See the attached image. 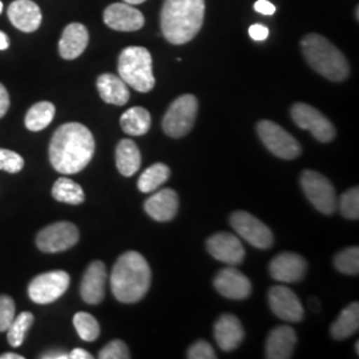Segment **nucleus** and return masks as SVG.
<instances>
[{
    "instance_id": "obj_17",
    "label": "nucleus",
    "mask_w": 359,
    "mask_h": 359,
    "mask_svg": "<svg viewBox=\"0 0 359 359\" xmlns=\"http://www.w3.org/2000/svg\"><path fill=\"white\" fill-rule=\"evenodd\" d=\"M215 287L219 294L229 299L241 301L252 293V283L238 269H222L215 278Z\"/></svg>"
},
{
    "instance_id": "obj_11",
    "label": "nucleus",
    "mask_w": 359,
    "mask_h": 359,
    "mask_svg": "<svg viewBox=\"0 0 359 359\" xmlns=\"http://www.w3.org/2000/svg\"><path fill=\"white\" fill-rule=\"evenodd\" d=\"M292 118L297 127L306 129L311 135L321 142H333L335 137V128L332 121L318 109L308 104L297 103L293 105Z\"/></svg>"
},
{
    "instance_id": "obj_41",
    "label": "nucleus",
    "mask_w": 359,
    "mask_h": 359,
    "mask_svg": "<svg viewBox=\"0 0 359 359\" xmlns=\"http://www.w3.org/2000/svg\"><path fill=\"white\" fill-rule=\"evenodd\" d=\"M10 108V96L6 87L0 83V118L7 114Z\"/></svg>"
},
{
    "instance_id": "obj_42",
    "label": "nucleus",
    "mask_w": 359,
    "mask_h": 359,
    "mask_svg": "<svg viewBox=\"0 0 359 359\" xmlns=\"http://www.w3.org/2000/svg\"><path fill=\"white\" fill-rule=\"evenodd\" d=\"M40 358L44 359H68V353L63 350H50L40 355Z\"/></svg>"
},
{
    "instance_id": "obj_26",
    "label": "nucleus",
    "mask_w": 359,
    "mask_h": 359,
    "mask_svg": "<svg viewBox=\"0 0 359 359\" xmlns=\"http://www.w3.org/2000/svg\"><path fill=\"white\" fill-rule=\"evenodd\" d=\"M359 327V304L353 302L344 309L330 327V334L334 339L344 341L353 334L358 332Z\"/></svg>"
},
{
    "instance_id": "obj_34",
    "label": "nucleus",
    "mask_w": 359,
    "mask_h": 359,
    "mask_svg": "<svg viewBox=\"0 0 359 359\" xmlns=\"http://www.w3.org/2000/svg\"><path fill=\"white\" fill-rule=\"evenodd\" d=\"M339 208L341 215L348 219H358L359 218V189L358 187H354L348 189L339 197V201L337 204Z\"/></svg>"
},
{
    "instance_id": "obj_35",
    "label": "nucleus",
    "mask_w": 359,
    "mask_h": 359,
    "mask_svg": "<svg viewBox=\"0 0 359 359\" xmlns=\"http://www.w3.org/2000/svg\"><path fill=\"white\" fill-rule=\"evenodd\" d=\"M25 167V160L20 154L0 148V170L8 173H18Z\"/></svg>"
},
{
    "instance_id": "obj_24",
    "label": "nucleus",
    "mask_w": 359,
    "mask_h": 359,
    "mask_svg": "<svg viewBox=\"0 0 359 359\" xmlns=\"http://www.w3.org/2000/svg\"><path fill=\"white\" fill-rule=\"evenodd\" d=\"M97 90L107 104L124 105L128 103L129 90L126 81L112 74H103L97 79Z\"/></svg>"
},
{
    "instance_id": "obj_2",
    "label": "nucleus",
    "mask_w": 359,
    "mask_h": 359,
    "mask_svg": "<svg viewBox=\"0 0 359 359\" xmlns=\"http://www.w3.org/2000/svg\"><path fill=\"white\" fill-rule=\"evenodd\" d=\"M151 280L148 261L137 252H127L116 261L111 273V289L117 301L136 304L148 293Z\"/></svg>"
},
{
    "instance_id": "obj_45",
    "label": "nucleus",
    "mask_w": 359,
    "mask_h": 359,
    "mask_svg": "<svg viewBox=\"0 0 359 359\" xmlns=\"http://www.w3.org/2000/svg\"><path fill=\"white\" fill-rule=\"evenodd\" d=\"M0 359H25V357L15 353H4L0 355Z\"/></svg>"
},
{
    "instance_id": "obj_40",
    "label": "nucleus",
    "mask_w": 359,
    "mask_h": 359,
    "mask_svg": "<svg viewBox=\"0 0 359 359\" xmlns=\"http://www.w3.org/2000/svg\"><path fill=\"white\" fill-rule=\"evenodd\" d=\"M255 10L257 13L269 16V15L276 13V6L273 3H270L269 0H257L256 4H255Z\"/></svg>"
},
{
    "instance_id": "obj_36",
    "label": "nucleus",
    "mask_w": 359,
    "mask_h": 359,
    "mask_svg": "<svg viewBox=\"0 0 359 359\" xmlns=\"http://www.w3.org/2000/svg\"><path fill=\"white\" fill-rule=\"evenodd\" d=\"M99 358L128 359L130 358V353H129L128 346H127L123 341L116 339V341H112V342L107 344V345L100 350Z\"/></svg>"
},
{
    "instance_id": "obj_21",
    "label": "nucleus",
    "mask_w": 359,
    "mask_h": 359,
    "mask_svg": "<svg viewBox=\"0 0 359 359\" xmlns=\"http://www.w3.org/2000/svg\"><path fill=\"white\" fill-rule=\"evenodd\" d=\"M149 217L158 222H167L176 217L179 210V196L173 189H163L151 196L144 205Z\"/></svg>"
},
{
    "instance_id": "obj_3",
    "label": "nucleus",
    "mask_w": 359,
    "mask_h": 359,
    "mask_svg": "<svg viewBox=\"0 0 359 359\" xmlns=\"http://www.w3.org/2000/svg\"><path fill=\"white\" fill-rule=\"evenodd\" d=\"M205 16V0H165L161 31L172 44H185L200 32Z\"/></svg>"
},
{
    "instance_id": "obj_23",
    "label": "nucleus",
    "mask_w": 359,
    "mask_h": 359,
    "mask_svg": "<svg viewBox=\"0 0 359 359\" xmlns=\"http://www.w3.org/2000/svg\"><path fill=\"white\" fill-rule=\"evenodd\" d=\"M88 29L81 23H71L65 27L59 41L60 56L65 60H74L86 51L88 46Z\"/></svg>"
},
{
    "instance_id": "obj_15",
    "label": "nucleus",
    "mask_w": 359,
    "mask_h": 359,
    "mask_svg": "<svg viewBox=\"0 0 359 359\" xmlns=\"http://www.w3.org/2000/svg\"><path fill=\"white\" fill-rule=\"evenodd\" d=\"M308 270L306 259L297 253L285 252L271 259L270 276L280 283H293L301 281Z\"/></svg>"
},
{
    "instance_id": "obj_49",
    "label": "nucleus",
    "mask_w": 359,
    "mask_h": 359,
    "mask_svg": "<svg viewBox=\"0 0 359 359\" xmlns=\"http://www.w3.org/2000/svg\"><path fill=\"white\" fill-rule=\"evenodd\" d=\"M1 11H3V3L0 1V13H1Z\"/></svg>"
},
{
    "instance_id": "obj_27",
    "label": "nucleus",
    "mask_w": 359,
    "mask_h": 359,
    "mask_svg": "<svg viewBox=\"0 0 359 359\" xmlns=\"http://www.w3.org/2000/svg\"><path fill=\"white\" fill-rule=\"evenodd\" d=\"M152 124L151 114L142 107H133L120 117V126L129 136L145 135Z\"/></svg>"
},
{
    "instance_id": "obj_43",
    "label": "nucleus",
    "mask_w": 359,
    "mask_h": 359,
    "mask_svg": "<svg viewBox=\"0 0 359 359\" xmlns=\"http://www.w3.org/2000/svg\"><path fill=\"white\" fill-rule=\"evenodd\" d=\"M68 358L69 359H92V354L90 351L84 350V348H74L69 354H68Z\"/></svg>"
},
{
    "instance_id": "obj_9",
    "label": "nucleus",
    "mask_w": 359,
    "mask_h": 359,
    "mask_svg": "<svg viewBox=\"0 0 359 359\" xmlns=\"http://www.w3.org/2000/svg\"><path fill=\"white\" fill-rule=\"evenodd\" d=\"M69 274L65 270H53L35 277L28 286L29 298L39 305L52 304L69 287Z\"/></svg>"
},
{
    "instance_id": "obj_18",
    "label": "nucleus",
    "mask_w": 359,
    "mask_h": 359,
    "mask_svg": "<svg viewBox=\"0 0 359 359\" xmlns=\"http://www.w3.org/2000/svg\"><path fill=\"white\" fill-rule=\"evenodd\" d=\"M107 283V269L102 261H93L86 270L81 285L80 294L83 301L90 305H97L104 299Z\"/></svg>"
},
{
    "instance_id": "obj_8",
    "label": "nucleus",
    "mask_w": 359,
    "mask_h": 359,
    "mask_svg": "<svg viewBox=\"0 0 359 359\" xmlns=\"http://www.w3.org/2000/svg\"><path fill=\"white\" fill-rule=\"evenodd\" d=\"M257 133L270 152L280 158L294 160L302 152L299 142L287 130L270 120L259 121Z\"/></svg>"
},
{
    "instance_id": "obj_31",
    "label": "nucleus",
    "mask_w": 359,
    "mask_h": 359,
    "mask_svg": "<svg viewBox=\"0 0 359 359\" xmlns=\"http://www.w3.org/2000/svg\"><path fill=\"white\" fill-rule=\"evenodd\" d=\"M34 322V314L29 311H22L18 317L13 318V323L7 329V339L13 347L23 345L27 333Z\"/></svg>"
},
{
    "instance_id": "obj_39",
    "label": "nucleus",
    "mask_w": 359,
    "mask_h": 359,
    "mask_svg": "<svg viewBox=\"0 0 359 359\" xmlns=\"http://www.w3.org/2000/svg\"><path fill=\"white\" fill-rule=\"evenodd\" d=\"M249 35L256 41H262L269 36V29H268V27L262 26V25H253L249 28Z\"/></svg>"
},
{
    "instance_id": "obj_47",
    "label": "nucleus",
    "mask_w": 359,
    "mask_h": 359,
    "mask_svg": "<svg viewBox=\"0 0 359 359\" xmlns=\"http://www.w3.org/2000/svg\"><path fill=\"white\" fill-rule=\"evenodd\" d=\"M310 308H314L316 310L320 309V305H318L317 299H310Z\"/></svg>"
},
{
    "instance_id": "obj_44",
    "label": "nucleus",
    "mask_w": 359,
    "mask_h": 359,
    "mask_svg": "<svg viewBox=\"0 0 359 359\" xmlns=\"http://www.w3.org/2000/svg\"><path fill=\"white\" fill-rule=\"evenodd\" d=\"M10 47V39L8 36L0 31V51H4Z\"/></svg>"
},
{
    "instance_id": "obj_16",
    "label": "nucleus",
    "mask_w": 359,
    "mask_h": 359,
    "mask_svg": "<svg viewBox=\"0 0 359 359\" xmlns=\"http://www.w3.org/2000/svg\"><path fill=\"white\" fill-rule=\"evenodd\" d=\"M104 22L107 26L116 31L132 32L142 29L145 19L142 11L136 10L128 3H115L105 8Z\"/></svg>"
},
{
    "instance_id": "obj_4",
    "label": "nucleus",
    "mask_w": 359,
    "mask_h": 359,
    "mask_svg": "<svg viewBox=\"0 0 359 359\" xmlns=\"http://www.w3.org/2000/svg\"><path fill=\"white\" fill-rule=\"evenodd\" d=\"M301 46L309 65L322 76L332 81H344L348 77L350 67L345 55L327 39L309 34Z\"/></svg>"
},
{
    "instance_id": "obj_12",
    "label": "nucleus",
    "mask_w": 359,
    "mask_h": 359,
    "mask_svg": "<svg viewBox=\"0 0 359 359\" xmlns=\"http://www.w3.org/2000/svg\"><path fill=\"white\" fill-rule=\"evenodd\" d=\"M231 228L236 233L258 249H269L273 245V233L262 221L248 212H234L231 216Z\"/></svg>"
},
{
    "instance_id": "obj_46",
    "label": "nucleus",
    "mask_w": 359,
    "mask_h": 359,
    "mask_svg": "<svg viewBox=\"0 0 359 359\" xmlns=\"http://www.w3.org/2000/svg\"><path fill=\"white\" fill-rule=\"evenodd\" d=\"M126 3H128L130 6H135V4H142L144 1H147V0H124Z\"/></svg>"
},
{
    "instance_id": "obj_14",
    "label": "nucleus",
    "mask_w": 359,
    "mask_h": 359,
    "mask_svg": "<svg viewBox=\"0 0 359 359\" xmlns=\"http://www.w3.org/2000/svg\"><path fill=\"white\" fill-rule=\"evenodd\" d=\"M206 249L210 256L228 264L231 266L240 265L245 258V249L240 238L231 233H217L213 234L206 241Z\"/></svg>"
},
{
    "instance_id": "obj_7",
    "label": "nucleus",
    "mask_w": 359,
    "mask_h": 359,
    "mask_svg": "<svg viewBox=\"0 0 359 359\" xmlns=\"http://www.w3.org/2000/svg\"><path fill=\"white\" fill-rule=\"evenodd\" d=\"M301 187L310 204L326 216L337 210V194L333 184L316 170H304L301 175Z\"/></svg>"
},
{
    "instance_id": "obj_29",
    "label": "nucleus",
    "mask_w": 359,
    "mask_h": 359,
    "mask_svg": "<svg viewBox=\"0 0 359 359\" xmlns=\"http://www.w3.org/2000/svg\"><path fill=\"white\" fill-rule=\"evenodd\" d=\"M55 105L50 102H40L32 105L27 112L26 123L27 129L32 132H39L47 128L51 124L55 117Z\"/></svg>"
},
{
    "instance_id": "obj_28",
    "label": "nucleus",
    "mask_w": 359,
    "mask_h": 359,
    "mask_svg": "<svg viewBox=\"0 0 359 359\" xmlns=\"http://www.w3.org/2000/svg\"><path fill=\"white\" fill-rule=\"evenodd\" d=\"M52 196L56 201L69 205H79L86 200L83 188L71 179L60 177L52 187Z\"/></svg>"
},
{
    "instance_id": "obj_25",
    "label": "nucleus",
    "mask_w": 359,
    "mask_h": 359,
    "mask_svg": "<svg viewBox=\"0 0 359 359\" xmlns=\"http://www.w3.org/2000/svg\"><path fill=\"white\" fill-rule=\"evenodd\" d=\"M116 167L126 177H130L137 173V170L142 167V154L136 142L124 139L117 144Z\"/></svg>"
},
{
    "instance_id": "obj_20",
    "label": "nucleus",
    "mask_w": 359,
    "mask_h": 359,
    "mask_svg": "<svg viewBox=\"0 0 359 359\" xmlns=\"http://www.w3.org/2000/svg\"><path fill=\"white\" fill-rule=\"evenodd\" d=\"M297 334L290 326H278L268 335L265 357L269 359H289L293 357Z\"/></svg>"
},
{
    "instance_id": "obj_19",
    "label": "nucleus",
    "mask_w": 359,
    "mask_h": 359,
    "mask_svg": "<svg viewBox=\"0 0 359 359\" xmlns=\"http://www.w3.org/2000/svg\"><path fill=\"white\" fill-rule=\"evenodd\" d=\"M244 338V327L236 316L224 314L215 323V339L221 350H236L243 344Z\"/></svg>"
},
{
    "instance_id": "obj_37",
    "label": "nucleus",
    "mask_w": 359,
    "mask_h": 359,
    "mask_svg": "<svg viewBox=\"0 0 359 359\" xmlns=\"http://www.w3.org/2000/svg\"><path fill=\"white\" fill-rule=\"evenodd\" d=\"M15 318V302L8 295H0V333L7 332Z\"/></svg>"
},
{
    "instance_id": "obj_6",
    "label": "nucleus",
    "mask_w": 359,
    "mask_h": 359,
    "mask_svg": "<svg viewBox=\"0 0 359 359\" xmlns=\"http://www.w3.org/2000/svg\"><path fill=\"white\" fill-rule=\"evenodd\" d=\"M198 111V102L193 95L177 97L163 118V129L168 136L180 139L192 130Z\"/></svg>"
},
{
    "instance_id": "obj_1",
    "label": "nucleus",
    "mask_w": 359,
    "mask_h": 359,
    "mask_svg": "<svg viewBox=\"0 0 359 359\" xmlns=\"http://www.w3.org/2000/svg\"><path fill=\"white\" fill-rule=\"evenodd\" d=\"M95 148L90 129L80 123H67L52 136L50 161L59 173L75 175L90 164Z\"/></svg>"
},
{
    "instance_id": "obj_10",
    "label": "nucleus",
    "mask_w": 359,
    "mask_h": 359,
    "mask_svg": "<svg viewBox=\"0 0 359 359\" xmlns=\"http://www.w3.org/2000/svg\"><path fill=\"white\" fill-rule=\"evenodd\" d=\"M80 233L76 225L62 221L55 222L39 231L36 245L44 253H60L79 243Z\"/></svg>"
},
{
    "instance_id": "obj_48",
    "label": "nucleus",
    "mask_w": 359,
    "mask_h": 359,
    "mask_svg": "<svg viewBox=\"0 0 359 359\" xmlns=\"http://www.w3.org/2000/svg\"><path fill=\"white\" fill-rule=\"evenodd\" d=\"M355 351H357V354L359 353V342H355Z\"/></svg>"
},
{
    "instance_id": "obj_38",
    "label": "nucleus",
    "mask_w": 359,
    "mask_h": 359,
    "mask_svg": "<svg viewBox=\"0 0 359 359\" xmlns=\"http://www.w3.org/2000/svg\"><path fill=\"white\" fill-rule=\"evenodd\" d=\"M189 359H215L217 358L213 347L206 341H197L188 350Z\"/></svg>"
},
{
    "instance_id": "obj_5",
    "label": "nucleus",
    "mask_w": 359,
    "mask_h": 359,
    "mask_svg": "<svg viewBox=\"0 0 359 359\" xmlns=\"http://www.w3.org/2000/svg\"><path fill=\"white\" fill-rule=\"evenodd\" d=\"M117 71L126 84L137 92L154 90V63L149 51L144 47H128L118 56Z\"/></svg>"
},
{
    "instance_id": "obj_22",
    "label": "nucleus",
    "mask_w": 359,
    "mask_h": 359,
    "mask_svg": "<svg viewBox=\"0 0 359 359\" xmlns=\"http://www.w3.org/2000/svg\"><path fill=\"white\" fill-rule=\"evenodd\" d=\"M7 13L13 26L23 32H34L41 25V11L32 0H15Z\"/></svg>"
},
{
    "instance_id": "obj_13",
    "label": "nucleus",
    "mask_w": 359,
    "mask_h": 359,
    "mask_svg": "<svg viewBox=\"0 0 359 359\" xmlns=\"http://www.w3.org/2000/svg\"><path fill=\"white\" fill-rule=\"evenodd\" d=\"M269 306L271 311L286 322H301L304 320V306L299 298L286 286L270 287Z\"/></svg>"
},
{
    "instance_id": "obj_33",
    "label": "nucleus",
    "mask_w": 359,
    "mask_h": 359,
    "mask_svg": "<svg viewBox=\"0 0 359 359\" xmlns=\"http://www.w3.org/2000/svg\"><path fill=\"white\" fill-rule=\"evenodd\" d=\"M334 265L344 274L357 276L359 273V249L357 246H351L341 250L334 257Z\"/></svg>"
},
{
    "instance_id": "obj_32",
    "label": "nucleus",
    "mask_w": 359,
    "mask_h": 359,
    "mask_svg": "<svg viewBox=\"0 0 359 359\" xmlns=\"http://www.w3.org/2000/svg\"><path fill=\"white\" fill-rule=\"evenodd\" d=\"M74 326L79 337L86 342H93L100 335V325L97 320L86 311H79L74 317Z\"/></svg>"
},
{
    "instance_id": "obj_30",
    "label": "nucleus",
    "mask_w": 359,
    "mask_h": 359,
    "mask_svg": "<svg viewBox=\"0 0 359 359\" xmlns=\"http://www.w3.org/2000/svg\"><path fill=\"white\" fill-rule=\"evenodd\" d=\"M170 177V169L163 163H156L152 167L145 169L139 179L137 187L142 193H152Z\"/></svg>"
}]
</instances>
